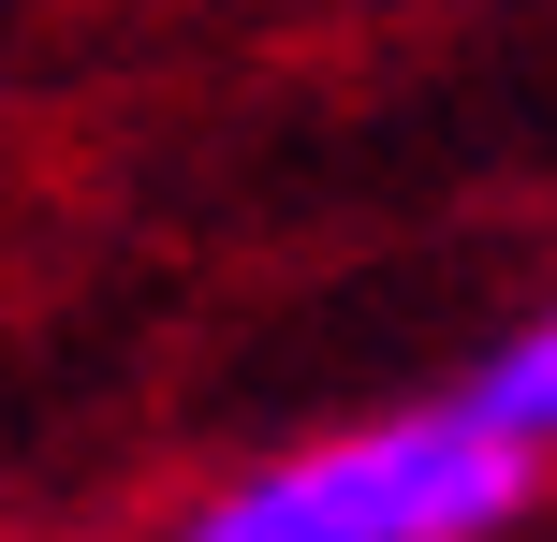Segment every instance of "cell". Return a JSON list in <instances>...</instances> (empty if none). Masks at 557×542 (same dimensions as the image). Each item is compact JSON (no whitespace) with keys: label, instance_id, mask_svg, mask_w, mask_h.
Here are the masks:
<instances>
[{"label":"cell","instance_id":"cell-1","mask_svg":"<svg viewBox=\"0 0 557 542\" xmlns=\"http://www.w3.org/2000/svg\"><path fill=\"white\" fill-rule=\"evenodd\" d=\"M543 455H557V338L499 323L425 396L308 426L221 484H191L162 542H513L543 514Z\"/></svg>","mask_w":557,"mask_h":542}]
</instances>
